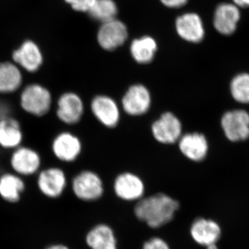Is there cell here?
<instances>
[{"label":"cell","instance_id":"cell-1","mask_svg":"<svg viewBox=\"0 0 249 249\" xmlns=\"http://www.w3.org/2000/svg\"><path fill=\"white\" fill-rule=\"evenodd\" d=\"M179 209V203L164 193L142 198L134 206L136 217L152 229H158L172 222Z\"/></svg>","mask_w":249,"mask_h":249},{"label":"cell","instance_id":"cell-2","mask_svg":"<svg viewBox=\"0 0 249 249\" xmlns=\"http://www.w3.org/2000/svg\"><path fill=\"white\" fill-rule=\"evenodd\" d=\"M19 102L26 112L31 115L42 116L48 113L52 106V94L42 85L30 84L22 90Z\"/></svg>","mask_w":249,"mask_h":249},{"label":"cell","instance_id":"cell-3","mask_svg":"<svg viewBox=\"0 0 249 249\" xmlns=\"http://www.w3.org/2000/svg\"><path fill=\"white\" fill-rule=\"evenodd\" d=\"M72 190L75 196L80 200L94 201L103 196L104 186L102 179L97 174L86 170L73 178Z\"/></svg>","mask_w":249,"mask_h":249},{"label":"cell","instance_id":"cell-4","mask_svg":"<svg viewBox=\"0 0 249 249\" xmlns=\"http://www.w3.org/2000/svg\"><path fill=\"white\" fill-rule=\"evenodd\" d=\"M128 29L117 18L101 24L97 32V42L101 48L114 51L124 45L128 38Z\"/></svg>","mask_w":249,"mask_h":249},{"label":"cell","instance_id":"cell-5","mask_svg":"<svg viewBox=\"0 0 249 249\" xmlns=\"http://www.w3.org/2000/svg\"><path fill=\"white\" fill-rule=\"evenodd\" d=\"M221 125L230 142H242L249 138V114L243 109L227 111L222 116Z\"/></svg>","mask_w":249,"mask_h":249},{"label":"cell","instance_id":"cell-6","mask_svg":"<svg viewBox=\"0 0 249 249\" xmlns=\"http://www.w3.org/2000/svg\"><path fill=\"white\" fill-rule=\"evenodd\" d=\"M14 63L30 73L40 70L44 61L43 53L40 46L31 39H26L21 42L12 53Z\"/></svg>","mask_w":249,"mask_h":249},{"label":"cell","instance_id":"cell-7","mask_svg":"<svg viewBox=\"0 0 249 249\" xmlns=\"http://www.w3.org/2000/svg\"><path fill=\"white\" fill-rule=\"evenodd\" d=\"M152 133L157 142L173 144L178 142L182 134L181 121L172 112H165L152 125Z\"/></svg>","mask_w":249,"mask_h":249},{"label":"cell","instance_id":"cell-8","mask_svg":"<svg viewBox=\"0 0 249 249\" xmlns=\"http://www.w3.org/2000/svg\"><path fill=\"white\" fill-rule=\"evenodd\" d=\"M114 191L121 200L137 202L144 197L145 183L138 175L127 172L116 177Z\"/></svg>","mask_w":249,"mask_h":249},{"label":"cell","instance_id":"cell-9","mask_svg":"<svg viewBox=\"0 0 249 249\" xmlns=\"http://www.w3.org/2000/svg\"><path fill=\"white\" fill-rule=\"evenodd\" d=\"M152 98L146 87L136 84L129 87L123 97L122 106L126 114L132 116H142L148 111Z\"/></svg>","mask_w":249,"mask_h":249},{"label":"cell","instance_id":"cell-10","mask_svg":"<svg viewBox=\"0 0 249 249\" xmlns=\"http://www.w3.org/2000/svg\"><path fill=\"white\" fill-rule=\"evenodd\" d=\"M37 186L41 194L46 197L57 199L63 194L66 188V175L60 168H47L39 173Z\"/></svg>","mask_w":249,"mask_h":249},{"label":"cell","instance_id":"cell-11","mask_svg":"<svg viewBox=\"0 0 249 249\" xmlns=\"http://www.w3.org/2000/svg\"><path fill=\"white\" fill-rule=\"evenodd\" d=\"M177 34L182 40L191 43H199L204 40L205 30L200 16L195 13L181 15L175 21Z\"/></svg>","mask_w":249,"mask_h":249},{"label":"cell","instance_id":"cell-12","mask_svg":"<svg viewBox=\"0 0 249 249\" xmlns=\"http://www.w3.org/2000/svg\"><path fill=\"white\" fill-rule=\"evenodd\" d=\"M40 165V155L28 147H18L11 156V167L14 173L22 178L35 175Z\"/></svg>","mask_w":249,"mask_h":249},{"label":"cell","instance_id":"cell-13","mask_svg":"<svg viewBox=\"0 0 249 249\" xmlns=\"http://www.w3.org/2000/svg\"><path fill=\"white\" fill-rule=\"evenodd\" d=\"M91 109L93 115L103 125L112 128L119 124L120 120L119 106L109 96L104 95L96 96L91 101Z\"/></svg>","mask_w":249,"mask_h":249},{"label":"cell","instance_id":"cell-14","mask_svg":"<svg viewBox=\"0 0 249 249\" xmlns=\"http://www.w3.org/2000/svg\"><path fill=\"white\" fill-rule=\"evenodd\" d=\"M84 113V104L81 98L73 92L63 93L59 98L56 114L65 124H78Z\"/></svg>","mask_w":249,"mask_h":249},{"label":"cell","instance_id":"cell-15","mask_svg":"<svg viewBox=\"0 0 249 249\" xmlns=\"http://www.w3.org/2000/svg\"><path fill=\"white\" fill-rule=\"evenodd\" d=\"M190 233L196 244L207 247L217 243L222 235V229L215 221L201 217L192 223Z\"/></svg>","mask_w":249,"mask_h":249},{"label":"cell","instance_id":"cell-16","mask_svg":"<svg viewBox=\"0 0 249 249\" xmlns=\"http://www.w3.org/2000/svg\"><path fill=\"white\" fill-rule=\"evenodd\" d=\"M238 8L229 3L218 5L213 16V25L217 32L225 36L231 35L235 32L241 17Z\"/></svg>","mask_w":249,"mask_h":249},{"label":"cell","instance_id":"cell-17","mask_svg":"<svg viewBox=\"0 0 249 249\" xmlns=\"http://www.w3.org/2000/svg\"><path fill=\"white\" fill-rule=\"evenodd\" d=\"M180 151L188 160L201 161L206 158L209 143L204 134L193 132L181 136L178 140Z\"/></svg>","mask_w":249,"mask_h":249},{"label":"cell","instance_id":"cell-18","mask_svg":"<svg viewBox=\"0 0 249 249\" xmlns=\"http://www.w3.org/2000/svg\"><path fill=\"white\" fill-rule=\"evenodd\" d=\"M54 155L59 160L72 162L78 158L82 150L80 139L70 132H62L54 139L52 143Z\"/></svg>","mask_w":249,"mask_h":249},{"label":"cell","instance_id":"cell-19","mask_svg":"<svg viewBox=\"0 0 249 249\" xmlns=\"http://www.w3.org/2000/svg\"><path fill=\"white\" fill-rule=\"evenodd\" d=\"M85 242L90 249H118L115 232L106 224L91 228L85 236Z\"/></svg>","mask_w":249,"mask_h":249},{"label":"cell","instance_id":"cell-20","mask_svg":"<svg viewBox=\"0 0 249 249\" xmlns=\"http://www.w3.org/2000/svg\"><path fill=\"white\" fill-rule=\"evenodd\" d=\"M25 189V182L17 174L4 173L0 176V198L5 202L18 204Z\"/></svg>","mask_w":249,"mask_h":249},{"label":"cell","instance_id":"cell-21","mask_svg":"<svg viewBox=\"0 0 249 249\" xmlns=\"http://www.w3.org/2000/svg\"><path fill=\"white\" fill-rule=\"evenodd\" d=\"M157 50V40L150 36H143L134 39L129 47L132 58L141 65H147L152 62Z\"/></svg>","mask_w":249,"mask_h":249},{"label":"cell","instance_id":"cell-22","mask_svg":"<svg viewBox=\"0 0 249 249\" xmlns=\"http://www.w3.org/2000/svg\"><path fill=\"white\" fill-rule=\"evenodd\" d=\"M23 77L19 67L14 62H0V93L16 92L22 84Z\"/></svg>","mask_w":249,"mask_h":249},{"label":"cell","instance_id":"cell-23","mask_svg":"<svg viewBox=\"0 0 249 249\" xmlns=\"http://www.w3.org/2000/svg\"><path fill=\"white\" fill-rule=\"evenodd\" d=\"M23 134L19 122L9 117L0 120V145L6 149L16 148L22 142Z\"/></svg>","mask_w":249,"mask_h":249},{"label":"cell","instance_id":"cell-24","mask_svg":"<svg viewBox=\"0 0 249 249\" xmlns=\"http://www.w3.org/2000/svg\"><path fill=\"white\" fill-rule=\"evenodd\" d=\"M118 12L119 9L114 0H96L88 14L93 20L103 24L116 19Z\"/></svg>","mask_w":249,"mask_h":249},{"label":"cell","instance_id":"cell-25","mask_svg":"<svg viewBox=\"0 0 249 249\" xmlns=\"http://www.w3.org/2000/svg\"><path fill=\"white\" fill-rule=\"evenodd\" d=\"M230 91L232 97L237 103L249 104V73L236 75L231 82Z\"/></svg>","mask_w":249,"mask_h":249},{"label":"cell","instance_id":"cell-26","mask_svg":"<svg viewBox=\"0 0 249 249\" xmlns=\"http://www.w3.org/2000/svg\"><path fill=\"white\" fill-rule=\"evenodd\" d=\"M72 9L77 12L88 13L96 0H64Z\"/></svg>","mask_w":249,"mask_h":249},{"label":"cell","instance_id":"cell-27","mask_svg":"<svg viewBox=\"0 0 249 249\" xmlns=\"http://www.w3.org/2000/svg\"><path fill=\"white\" fill-rule=\"evenodd\" d=\"M142 249H170V247L161 237H152L144 242Z\"/></svg>","mask_w":249,"mask_h":249},{"label":"cell","instance_id":"cell-28","mask_svg":"<svg viewBox=\"0 0 249 249\" xmlns=\"http://www.w3.org/2000/svg\"><path fill=\"white\" fill-rule=\"evenodd\" d=\"M163 6L170 9H178L182 7L188 2V0H160Z\"/></svg>","mask_w":249,"mask_h":249},{"label":"cell","instance_id":"cell-29","mask_svg":"<svg viewBox=\"0 0 249 249\" xmlns=\"http://www.w3.org/2000/svg\"><path fill=\"white\" fill-rule=\"evenodd\" d=\"M10 107L6 103L0 102V120L10 117Z\"/></svg>","mask_w":249,"mask_h":249},{"label":"cell","instance_id":"cell-30","mask_svg":"<svg viewBox=\"0 0 249 249\" xmlns=\"http://www.w3.org/2000/svg\"><path fill=\"white\" fill-rule=\"evenodd\" d=\"M237 7H249V0H232Z\"/></svg>","mask_w":249,"mask_h":249},{"label":"cell","instance_id":"cell-31","mask_svg":"<svg viewBox=\"0 0 249 249\" xmlns=\"http://www.w3.org/2000/svg\"><path fill=\"white\" fill-rule=\"evenodd\" d=\"M45 249H70L67 245L63 244H53L48 246Z\"/></svg>","mask_w":249,"mask_h":249},{"label":"cell","instance_id":"cell-32","mask_svg":"<svg viewBox=\"0 0 249 249\" xmlns=\"http://www.w3.org/2000/svg\"><path fill=\"white\" fill-rule=\"evenodd\" d=\"M206 249H218L217 244H213V245H211L207 246Z\"/></svg>","mask_w":249,"mask_h":249}]
</instances>
